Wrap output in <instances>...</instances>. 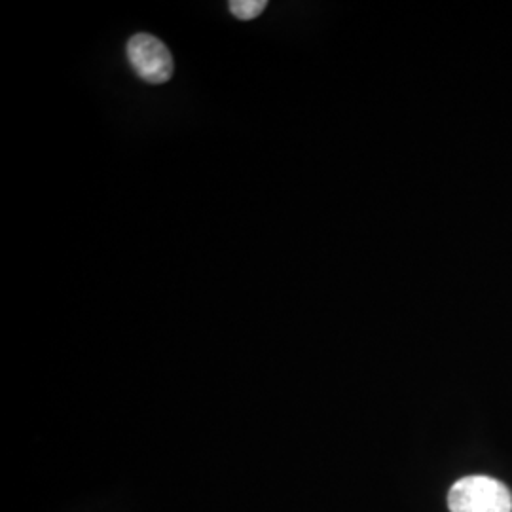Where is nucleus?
<instances>
[{
	"label": "nucleus",
	"instance_id": "f257e3e1",
	"mask_svg": "<svg viewBox=\"0 0 512 512\" xmlns=\"http://www.w3.org/2000/svg\"><path fill=\"white\" fill-rule=\"evenodd\" d=\"M450 512H512V492L492 476H465L450 488Z\"/></svg>",
	"mask_w": 512,
	"mask_h": 512
},
{
	"label": "nucleus",
	"instance_id": "f03ea898",
	"mask_svg": "<svg viewBox=\"0 0 512 512\" xmlns=\"http://www.w3.org/2000/svg\"><path fill=\"white\" fill-rule=\"evenodd\" d=\"M128 59L135 74L154 86L171 80L175 71L173 57L164 42L145 33L129 38Z\"/></svg>",
	"mask_w": 512,
	"mask_h": 512
},
{
	"label": "nucleus",
	"instance_id": "7ed1b4c3",
	"mask_svg": "<svg viewBox=\"0 0 512 512\" xmlns=\"http://www.w3.org/2000/svg\"><path fill=\"white\" fill-rule=\"evenodd\" d=\"M228 6L236 18L241 21H251L266 10L268 2L266 0H232Z\"/></svg>",
	"mask_w": 512,
	"mask_h": 512
}]
</instances>
